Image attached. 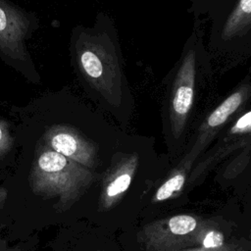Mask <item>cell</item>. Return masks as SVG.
<instances>
[{"mask_svg": "<svg viewBox=\"0 0 251 251\" xmlns=\"http://www.w3.org/2000/svg\"><path fill=\"white\" fill-rule=\"evenodd\" d=\"M93 172L39 142L29 175L31 190L58 198L61 210L72 206L94 180Z\"/></svg>", "mask_w": 251, "mask_h": 251, "instance_id": "1", "label": "cell"}, {"mask_svg": "<svg viewBox=\"0 0 251 251\" xmlns=\"http://www.w3.org/2000/svg\"><path fill=\"white\" fill-rule=\"evenodd\" d=\"M71 54L77 75L87 88L111 103L120 75L106 35L96 28L75 27L71 39Z\"/></svg>", "mask_w": 251, "mask_h": 251, "instance_id": "2", "label": "cell"}, {"mask_svg": "<svg viewBox=\"0 0 251 251\" xmlns=\"http://www.w3.org/2000/svg\"><path fill=\"white\" fill-rule=\"evenodd\" d=\"M39 27L38 18L9 0H0V58L29 82L39 84L41 78L26 41Z\"/></svg>", "mask_w": 251, "mask_h": 251, "instance_id": "3", "label": "cell"}, {"mask_svg": "<svg viewBox=\"0 0 251 251\" xmlns=\"http://www.w3.org/2000/svg\"><path fill=\"white\" fill-rule=\"evenodd\" d=\"M197 82V58L190 48L180 61L174 77L168 102L169 125L175 137H179L191 113Z\"/></svg>", "mask_w": 251, "mask_h": 251, "instance_id": "4", "label": "cell"}, {"mask_svg": "<svg viewBox=\"0 0 251 251\" xmlns=\"http://www.w3.org/2000/svg\"><path fill=\"white\" fill-rule=\"evenodd\" d=\"M42 126L39 142L52 150L86 167L94 168L97 161V148L73 125L62 122H38Z\"/></svg>", "mask_w": 251, "mask_h": 251, "instance_id": "5", "label": "cell"}, {"mask_svg": "<svg viewBox=\"0 0 251 251\" xmlns=\"http://www.w3.org/2000/svg\"><path fill=\"white\" fill-rule=\"evenodd\" d=\"M205 228L193 216L176 215L145 226L141 238L148 250L166 251L186 244H198Z\"/></svg>", "mask_w": 251, "mask_h": 251, "instance_id": "6", "label": "cell"}, {"mask_svg": "<svg viewBox=\"0 0 251 251\" xmlns=\"http://www.w3.org/2000/svg\"><path fill=\"white\" fill-rule=\"evenodd\" d=\"M137 154L122 156L108 170L102 181L100 204L104 209H109L118 203L131 184L138 167Z\"/></svg>", "mask_w": 251, "mask_h": 251, "instance_id": "7", "label": "cell"}, {"mask_svg": "<svg viewBox=\"0 0 251 251\" xmlns=\"http://www.w3.org/2000/svg\"><path fill=\"white\" fill-rule=\"evenodd\" d=\"M249 87H241L240 89L229 94L210 113L200 128V135L193 148L194 151L205 145L209 138H211L217 132V130H219L221 126L236 113V111L243 105L249 96Z\"/></svg>", "mask_w": 251, "mask_h": 251, "instance_id": "8", "label": "cell"}, {"mask_svg": "<svg viewBox=\"0 0 251 251\" xmlns=\"http://www.w3.org/2000/svg\"><path fill=\"white\" fill-rule=\"evenodd\" d=\"M193 161V158L190 155L185 159L184 165H180L177 169L172 172L170 176L161 184V186L157 189L153 202H161L172 197L178 195V193L182 190L183 185L185 183L187 171L190 167V163Z\"/></svg>", "mask_w": 251, "mask_h": 251, "instance_id": "9", "label": "cell"}, {"mask_svg": "<svg viewBox=\"0 0 251 251\" xmlns=\"http://www.w3.org/2000/svg\"><path fill=\"white\" fill-rule=\"evenodd\" d=\"M251 22V0H239L225 25L224 34L232 36Z\"/></svg>", "mask_w": 251, "mask_h": 251, "instance_id": "10", "label": "cell"}, {"mask_svg": "<svg viewBox=\"0 0 251 251\" xmlns=\"http://www.w3.org/2000/svg\"><path fill=\"white\" fill-rule=\"evenodd\" d=\"M224 243L225 236L221 231L206 227L200 235L198 244H200L202 248L208 250H216L217 248L222 247Z\"/></svg>", "mask_w": 251, "mask_h": 251, "instance_id": "11", "label": "cell"}, {"mask_svg": "<svg viewBox=\"0 0 251 251\" xmlns=\"http://www.w3.org/2000/svg\"><path fill=\"white\" fill-rule=\"evenodd\" d=\"M230 136H244L251 134V110L242 114L228 128Z\"/></svg>", "mask_w": 251, "mask_h": 251, "instance_id": "12", "label": "cell"}, {"mask_svg": "<svg viewBox=\"0 0 251 251\" xmlns=\"http://www.w3.org/2000/svg\"><path fill=\"white\" fill-rule=\"evenodd\" d=\"M14 137L11 134L8 121L0 119V157L6 155L13 147Z\"/></svg>", "mask_w": 251, "mask_h": 251, "instance_id": "13", "label": "cell"}, {"mask_svg": "<svg viewBox=\"0 0 251 251\" xmlns=\"http://www.w3.org/2000/svg\"><path fill=\"white\" fill-rule=\"evenodd\" d=\"M7 195H8L7 190L0 187V204H2L5 201V199L7 198Z\"/></svg>", "mask_w": 251, "mask_h": 251, "instance_id": "14", "label": "cell"}, {"mask_svg": "<svg viewBox=\"0 0 251 251\" xmlns=\"http://www.w3.org/2000/svg\"><path fill=\"white\" fill-rule=\"evenodd\" d=\"M0 251H11V250L9 249L8 245H7L5 242H3V241L1 240V238H0Z\"/></svg>", "mask_w": 251, "mask_h": 251, "instance_id": "15", "label": "cell"}, {"mask_svg": "<svg viewBox=\"0 0 251 251\" xmlns=\"http://www.w3.org/2000/svg\"><path fill=\"white\" fill-rule=\"evenodd\" d=\"M184 251H216V250H208V249H205V248L199 247V248H194V249H188V250H184Z\"/></svg>", "mask_w": 251, "mask_h": 251, "instance_id": "16", "label": "cell"}]
</instances>
